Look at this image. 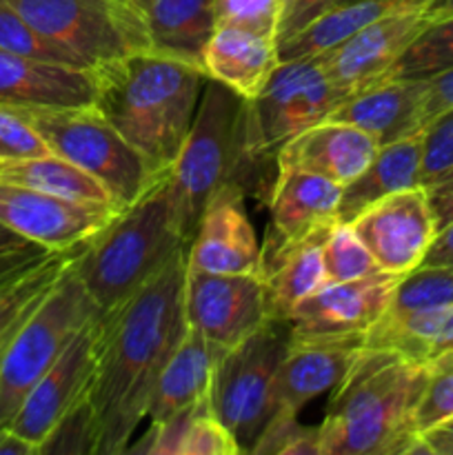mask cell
Returning a JSON list of instances; mask_svg holds the SVG:
<instances>
[{
  "mask_svg": "<svg viewBox=\"0 0 453 455\" xmlns=\"http://www.w3.org/2000/svg\"><path fill=\"white\" fill-rule=\"evenodd\" d=\"M342 189L318 173L278 169L269 194V229L260 247V275L284 253L336 225Z\"/></svg>",
  "mask_w": 453,
  "mask_h": 455,
  "instance_id": "obj_13",
  "label": "cell"
},
{
  "mask_svg": "<svg viewBox=\"0 0 453 455\" xmlns=\"http://www.w3.org/2000/svg\"><path fill=\"white\" fill-rule=\"evenodd\" d=\"M96 98V69L34 60L0 49V105L91 107Z\"/></svg>",
  "mask_w": 453,
  "mask_h": 455,
  "instance_id": "obj_21",
  "label": "cell"
},
{
  "mask_svg": "<svg viewBox=\"0 0 453 455\" xmlns=\"http://www.w3.org/2000/svg\"><path fill=\"white\" fill-rule=\"evenodd\" d=\"M22 274H25V271H22ZM18 275H20V274H18ZM18 275H13V278H18ZM13 278H9V280H4V283H0V293H3V289H4V287H7V284H9V283H12V280H13Z\"/></svg>",
  "mask_w": 453,
  "mask_h": 455,
  "instance_id": "obj_52",
  "label": "cell"
},
{
  "mask_svg": "<svg viewBox=\"0 0 453 455\" xmlns=\"http://www.w3.org/2000/svg\"><path fill=\"white\" fill-rule=\"evenodd\" d=\"M40 34L78 53L91 69L151 52L133 0H4Z\"/></svg>",
  "mask_w": 453,
  "mask_h": 455,
  "instance_id": "obj_10",
  "label": "cell"
},
{
  "mask_svg": "<svg viewBox=\"0 0 453 455\" xmlns=\"http://www.w3.org/2000/svg\"><path fill=\"white\" fill-rule=\"evenodd\" d=\"M76 249L49 253L44 260H40L38 265H34L31 269H27L25 274L13 278L12 283L3 289V293H0V355L4 354V349H7V345L12 342V338L16 336L18 329L22 327V323L29 318L31 311L43 302V298L47 296L49 289L56 284L58 278H60L62 269H65L67 262L71 260Z\"/></svg>",
  "mask_w": 453,
  "mask_h": 455,
  "instance_id": "obj_32",
  "label": "cell"
},
{
  "mask_svg": "<svg viewBox=\"0 0 453 455\" xmlns=\"http://www.w3.org/2000/svg\"><path fill=\"white\" fill-rule=\"evenodd\" d=\"M278 43L234 27H216L203 53V71L251 100L278 67Z\"/></svg>",
  "mask_w": 453,
  "mask_h": 455,
  "instance_id": "obj_25",
  "label": "cell"
},
{
  "mask_svg": "<svg viewBox=\"0 0 453 455\" xmlns=\"http://www.w3.org/2000/svg\"><path fill=\"white\" fill-rule=\"evenodd\" d=\"M96 71L93 107L155 172H171L207 83L204 71L154 52L131 53Z\"/></svg>",
  "mask_w": 453,
  "mask_h": 455,
  "instance_id": "obj_3",
  "label": "cell"
},
{
  "mask_svg": "<svg viewBox=\"0 0 453 455\" xmlns=\"http://www.w3.org/2000/svg\"><path fill=\"white\" fill-rule=\"evenodd\" d=\"M431 20L433 16L429 12L380 18L318 53V60L333 84L349 98L369 84L380 83Z\"/></svg>",
  "mask_w": 453,
  "mask_h": 455,
  "instance_id": "obj_16",
  "label": "cell"
},
{
  "mask_svg": "<svg viewBox=\"0 0 453 455\" xmlns=\"http://www.w3.org/2000/svg\"><path fill=\"white\" fill-rule=\"evenodd\" d=\"M226 349L187 324L185 336L164 364L149 404L151 425H163L187 409L207 404L211 398L213 378Z\"/></svg>",
  "mask_w": 453,
  "mask_h": 455,
  "instance_id": "obj_22",
  "label": "cell"
},
{
  "mask_svg": "<svg viewBox=\"0 0 453 455\" xmlns=\"http://www.w3.org/2000/svg\"><path fill=\"white\" fill-rule=\"evenodd\" d=\"M351 3H358V0H338L336 7H342V4H351Z\"/></svg>",
  "mask_w": 453,
  "mask_h": 455,
  "instance_id": "obj_53",
  "label": "cell"
},
{
  "mask_svg": "<svg viewBox=\"0 0 453 455\" xmlns=\"http://www.w3.org/2000/svg\"><path fill=\"white\" fill-rule=\"evenodd\" d=\"M425 189L426 196H429L431 212H433L435 225H438L440 231L453 220V167L444 176H440L438 180L431 182L429 187H425Z\"/></svg>",
  "mask_w": 453,
  "mask_h": 455,
  "instance_id": "obj_45",
  "label": "cell"
},
{
  "mask_svg": "<svg viewBox=\"0 0 453 455\" xmlns=\"http://www.w3.org/2000/svg\"><path fill=\"white\" fill-rule=\"evenodd\" d=\"M426 367L429 378L413 418L420 435L453 418V347L435 355L431 363H426Z\"/></svg>",
  "mask_w": 453,
  "mask_h": 455,
  "instance_id": "obj_37",
  "label": "cell"
},
{
  "mask_svg": "<svg viewBox=\"0 0 453 455\" xmlns=\"http://www.w3.org/2000/svg\"><path fill=\"white\" fill-rule=\"evenodd\" d=\"M282 0H216V27H234L278 43Z\"/></svg>",
  "mask_w": 453,
  "mask_h": 455,
  "instance_id": "obj_40",
  "label": "cell"
},
{
  "mask_svg": "<svg viewBox=\"0 0 453 455\" xmlns=\"http://www.w3.org/2000/svg\"><path fill=\"white\" fill-rule=\"evenodd\" d=\"M378 149L380 142L371 133L340 120H324L291 138L278 151L275 164L318 173L346 187L369 167Z\"/></svg>",
  "mask_w": 453,
  "mask_h": 455,
  "instance_id": "obj_20",
  "label": "cell"
},
{
  "mask_svg": "<svg viewBox=\"0 0 453 455\" xmlns=\"http://www.w3.org/2000/svg\"><path fill=\"white\" fill-rule=\"evenodd\" d=\"M426 455H453V418L422 434Z\"/></svg>",
  "mask_w": 453,
  "mask_h": 455,
  "instance_id": "obj_47",
  "label": "cell"
},
{
  "mask_svg": "<svg viewBox=\"0 0 453 455\" xmlns=\"http://www.w3.org/2000/svg\"><path fill=\"white\" fill-rule=\"evenodd\" d=\"M378 269L407 275L425 262L438 225L425 187L398 191L378 200L351 220Z\"/></svg>",
  "mask_w": 453,
  "mask_h": 455,
  "instance_id": "obj_12",
  "label": "cell"
},
{
  "mask_svg": "<svg viewBox=\"0 0 453 455\" xmlns=\"http://www.w3.org/2000/svg\"><path fill=\"white\" fill-rule=\"evenodd\" d=\"M422 158H425L422 132L380 145L369 167L342 189L338 220L351 222L378 200L398 191L422 187Z\"/></svg>",
  "mask_w": 453,
  "mask_h": 455,
  "instance_id": "obj_26",
  "label": "cell"
},
{
  "mask_svg": "<svg viewBox=\"0 0 453 455\" xmlns=\"http://www.w3.org/2000/svg\"><path fill=\"white\" fill-rule=\"evenodd\" d=\"M433 3L435 0H358V3L333 7L309 29H305L289 43L280 44L278 56L280 60L318 56L369 22L386 16H398V13L426 12Z\"/></svg>",
  "mask_w": 453,
  "mask_h": 455,
  "instance_id": "obj_30",
  "label": "cell"
},
{
  "mask_svg": "<svg viewBox=\"0 0 453 455\" xmlns=\"http://www.w3.org/2000/svg\"><path fill=\"white\" fill-rule=\"evenodd\" d=\"M425 158H422V187H429L453 167V107L435 116L425 129Z\"/></svg>",
  "mask_w": 453,
  "mask_h": 455,
  "instance_id": "obj_41",
  "label": "cell"
},
{
  "mask_svg": "<svg viewBox=\"0 0 453 455\" xmlns=\"http://www.w3.org/2000/svg\"><path fill=\"white\" fill-rule=\"evenodd\" d=\"M185 318L222 349L240 345L266 323L265 283L249 274H207L187 267Z\"/></svg>",
  "mask_w": 453,
  "mask_h": 455,
  "instance_id": "obj_11",
  "label": "cell"
},
{
  "mask_svg": "<svg viewBox=\"0 0 453 455\" xmlns=\"http://www.w3.org/2000/svg\"><path fill=\"white\" fill-rule=\"evenodd\" d=\"M453 107V67L425 80L420 100V123L422 129L440 116L442 111Z\"/></svg>",
  "mask_w": 453,
  "mask_h": 455,
  "instance_id": "obj_44",
  "label": "cell"
},
{
  "mask_svg": "<svg viewBox=\"0 0 453 455\" xmlns=\"http://www.w3.org/2000/svg\"><path fill=\"white\" fill-rule=\"evenodd\" d=\"M364 349V336H289L274 382V413L300 416L314 398L331 394Z\"/></svg>",
  "mask_w": 453,
  "mask_h": 455,
  "instance_id": "obj_18",
  "label": "cell"
},
{
  "mask_svg": "<svg viewBox=\"0 0 453 455\" xmlns=\"http://www.w3.org/2000/svg\"><path fill=\"white\" fill-rule=\"evenodd\" d=\"M426 12H429L433 18L449 16V13H453V0H435Z\"/></svg>",
  "mask_w": 453,
  "mask_h": 455,
  "instance_id": "obj_51",
  "label": "cell"
},
{
  "mask_svg": "<svg viewBox=\"0 0 453 455\" xmlns=\"http://www.w3.org/2000/svg\"><path fill=\"white\" fill-rule=\"evenodd\" d=\"M38 455H98V422L89 398L53 427Z\"/></svg>",
  "mask_w": 453,
  "mask_h": 455,
  "instance_id": "obj_38",
  "label": "cell"
},
{
  "mask_svg": "<svg viewBox=\"0 0 453 455\" xmlns=\"http://www.w3.org/2000/svg\"><path fill=\"white\" fill-rule=\"evenodd\" d=\"M27 247H34V243L25 240L22 235H18L16 231H12L9 227H4L0 222V253H7V251H18V249H27ZM38 247V244H36Z\"/></svg>",
  "mask_w": 453,
  "mask_h": 455,
  "instance_id": "obj_50",
  "label": "cell"
},
{
  "mask_svg": "<svg viewBox=\"0 0 453 455\" xmlns=\"http://www.w3.org/2000/svg\"><path fill=\"white\" fill-rule=\"evenodd\" d=\"M98 315L100 309L67 262L56 284L0 355V427L9 425L31 387L56 363L71 338Z\"/></svg>",
  "mask_w": 453,
  "mask_h": 455,
  "instance_id": "obj_8",
  "label": "cell"
},
{
  "mask_svg": "<svg viewBox=\"0 0 453 455\" xmlns=\"http://www.w3.org/2000/svg\"><path fill=\"white\" fill-rule=\"evenodd\" d=\"M369 349H386L416 363H431L453 347V305L416 311H386L364 336Z\"/></svg>",
  "mask_w": 453,
  "mask_h": 455,
  "instance_id": "obj_27",
  "label": "cell"
},
{
  "mask_svg": "<svg viewBox=\"0 0 453 455\" xmlns=\"http://www.w3.org/2000/svg\"><path fill=\"white\" fill-rule=\"evenodd\" d=\"M425 80H380L351 93L329 120L354 124L380 145L422 132L420 100Z\"/></svg>",
  "mask_w": 453,
  "mask_h": 455,
  "instance_id": "obj_23",
  "label": "cell"
},
{
  "mask_svg": "<svg viewBox=\"0 0 453 455\" xmlns=\"http://www.w3.org/2000/svg\"><path fill=\"white\" fill-rule=\"evenodd\" d=\"M422 265H453V220L438 231Z\"/></svg>",
  "mask_w": 453,
  "mask_h": 455,
  "instance_id": "obj_48",
  "label": "cell"
},
{
  "mask_svg": "<svg viewBox=\"0 0 453 455\" xmlns=\"http://www.w3.org/2000/svg\"><path fill=\"white\" fill-rule=\"evenodd\" d=\"M251 455H320L318 427L298 422L293 413H274L249 449Z\"/></svg>",
  "mask_w": 453,
  "mask_h": 455,
  "instance_id": "obj_39",
  "label": "cell"
},
{
  "mask_svg": "<svg viewBox=\"0 0 453 455\" xmlns=\"http://www.w3.org/2000/svg\"><path fill=\"white\" fill-rule=\"evenodd\" d=\"M345 98L318 56L280 60L260 92L247 100L244 151L256 178V169L278 167V151L298 133L329 120Z\"/></svg>",
  "mask_w": 453,
  "mask_h": 455,
  "instance_id": "obj_7",
  "label": "cell"
},
{
  "mask_svg": "<svg viewBox=\"0 0 453 455\" xmlns=\"http://www.w3.org/2000/svg\"><path fill=\"white\" fill-rule=\"evenodd\" d=\"M453 305V265H420L402 275L389 311H416Z\"/></svg>",
  "mask_w": 453,
  "mask_h": 455,
  "instance_id": "obj_36",
  "label": "cell"
},
{
  "mask_svg": "<svg viewBox=\"0 0 453 455\" xmlns=\"http://www.w3.org/2000/svg\"><path fill=\"white\" fill-rule=\"evenodd\" d=\"M189 243L171 176L164 173L76 249L69 269L105 314L154 280Z\"/></svg>",
  "mask_w": 453,
  "mask_h": 455,
  "instance_id": "obj_4",
  "label": "cell"
},
{
  "mask_svg": "<svg viewBox=\"0 0 453 455\" xmlns=\"http://www.w3.org/2000/svg\"><path fill=\"white\" fill-rule=\"evenodd\" d=\"M262 249L244 212V191L226 185L200 216L187 249V267L207 274L260 275Z\"/></svg>",
  "mask_w": 453,
  "mask_h": 455,
  "instance_id": "obj_19",
  "label": "cell"
},
{
  "mask_svg": "<svg viewBox=\"0 0 453 455\" xmlns=\"http://www.w3.org/2000/svg\"><path fill=\"white\" fill-rule=\"evenodd\" d=\"M49 154V147L16 107L0 105V160Z\"/></svg>",
  "mask_w": 453,
  "mask_h": 455,
  "instance_id": "obj_42",
  "label": "cell"
},
{
  "mask_svg": "<svg viewBox=\"0 0 453 455\" xmlns=\"http://www.w3.org/2000/svg\"><path fill=\"white\" fill-rule=\"evenodd\" d=\"M322 262L329 283H349L380 271L354 225L340 220L324 235Z\"/></svg>",
  "mask_w": 453,
  "mask_h": 455,
  "instance_id": "obj_35",
  "label": "cell"
},
{
  "mask_svg": "<svg viewBox=\"0 0 453 455\" xmlns=\"http://www.w3.org/2000/svg\"><path fill=\"white\" fill-rule=\"evenodd\" d=\"M38 132L49 151L91 173L118 209L136 203L164 173L138 149L96 107H16Z\"/></svg>",
  "mask_w": 453,
  "mask_h": 455,
  "instance_id": "obj_6",
  "label": "cell"
},
{
  "mask_svg": "<svg viewBox=\"0 0 453 455\" xmlns=\"http://www.w3.org/2000/svg\"><path fill=\"white\" fill-rule=\"evenodd\" d=\"M289 323L266 320L220 358L211 387V411L238 440L242 453L274 416V382L289 347Z\"/></svg>",
  "mask_w": 453,
  "mask_h": 455,
  "instance_id": "obj_9",
  "label": "cell"
},
{
  "mask_svg": "<svg viewBox=\"0 0 453 455\" xmlns=\"http://www.w3.org/2000/svg\"><path fill=\"white\" fill-rule=\"evenodd\" d=\"M120 209L76 203L29 187L0 182V222L47 251H69L96 235Z\"/></svg>",
  "mask_w": 453,
  "mask_h": 455,
  "instance_id": "obj_15",
  "label": "cell"
},
{
  "mask_svg": "<svg viewBox=\"0 0 453 455\" xmlns=\"http://www.w3.org/2000/svg\"><path fill=\"white\" fill-rule=\"evenodd\" d=\"M185 274L182 251L145 287L98 318L96 373L89 391L98 455L127 451L149 413L160 373L187 331Z\"/></svg>",
  "mask_w": 453,
  "mask_h": 455,
  "instance_id": "obj_1",
  "label": "cell"
},
{
  "mask_svg": "<svg viewBox=\"0 0 453 455\" xmlns=\"http://www.w3.org/2000/svg\"><path fill=\"white\" fill-rule=\"evenodd\" d=\"M47 249L43 247H27V249H18V251H7V253H0V283L4 280L13 278V275L22 274V271L31 269L34 265H38L40 260L49 256Z\"/></svg>",
  "mask_w": 453,
  "mask_h": 455,
  "instance_id": "obj_46",
  "label": "cell"
},
{
  "mask_svg": "<svg viewBox=\"0 0 453 455\" xmlns=\"http://www.w3.org/2000/svg\"><path fill=\"white\" fill-rule=\"evenodd\" d=\"M0 49L7 53H16L22 58H34V60L56 62V65L80 67V69H91L78 53L62 47L56 40L40 34L31 22H27L16 9L9 7L4 0H0Z\"/></svg>",
  "mask_w": 453,
  "mask_h": 455,
  "instance_id": "obj_34",
  "label": "cell"
},
{
  "mask_svg": "<svg viewBox=\"0 0 453 455\" xmlns=\"http://www.w3.org/2000/svg\"><path fill=\"white\" fill-rule=\"evenodd\" d=\"M327 234L324 231L300 243L260 275L265 283L266 320L287 323L298 305L329 283L322 262V240Z\"/></svg>",
  "mask_w": 453,
  "mask_h": 455,
  "instance_id": "obj_29",
  "label": "cell"
},
{
  "mask_svg": "<svg viewBox=\"0 0 453 455\" xmlns=\"http://www.w3.org/2000/svg\"><path fill=\"white\" fill-rule=\"evenodd\" d=\"M100 318V315H98ZM98 318L84 324L69 340L56 363L31 387L22 404L9 420V429L34 444L38 453L40 444L47 440L53 427L76 407L89 398L93 373H96V338Z\"/></svg>",
  "mask_w": 453,
  "mask_h": 455,
  "instance_id": "obj_14",
  "label": "cell"
},
{
  "mask_svg": "<svg viewBox=\"0 0 453 455\" xmlns=\"http://www.w3.org/2000/svg\"><path fill=\"white\" fill-rule=\"evenodd\" d=\"M402 275L376 271L349 283H327L296 307L291 336H367L389 311Z\"/></svg>",
  "mask_w": 453,
  "mask_h": 455,
  "instance_id": "obj_17",
  "label": "cell"
},
{
  "mask_svg": "<svg viewBox=\"0 0 453 455\" xmlns=\"http://www.w3.org/2000/svg\"><path fill=\"white\" fill-rule=\"evenodd\" d=\"M0 455H38L34 444L12 431L9 427H0Z\"/></svg>",
  "mask_w": 453,
  "mask_h": 455,
  "instance_id": "obj_49",
  "label": "cell"
},
{
  "mask_svg": "<svg viewBox=\"0 0 453 455\" xmlns=\"http://www.w3.org/2000/svg\"><path fill=\"white\" fill-rule=\"evenodd\" d=\"M0 182L29 187L58 198L76 203H96L115 207L109 191L84 169L76 167L69 160L56 154L25 156V158L0 160ZM118 209V207H115Z\"/></svg>",
  "mask_w": 453,
  "mask_h": 455,
  "instance_id": "obj_31",
  "label": "cell"
},
{
  "mask_svg": "<svg viewBox=\"0 0 453 455\" xmlns=\"http://www.w3.org/2000/svg\"><path fill=\"white\" fill-rule=\"evenodd\" d=\"M247 98L207 78L189 136L173 163L171 185L187 231L194 235L209 200L226 185L247 194L256 173L244 151Z\"/></svg>",
  "mask_w": 453,
  "mask_h": 455,
  "instance_id": "obj_5",
  "label": "cell"
},
{
  "mask_svg": "<svg viewBox=\"0 0 453 455\" xmlns=\"http://www.w3.org/2000/svg\"><path fill=\"white\" fill-rule=\"evenodd\" d=\"M453 67V13L433 18L382 80H426Z\"/></svg>",
  "mask_w": 453,
  "mask_h": 455,
  "instance_id": "obj_33",
  "label": "cell"
},
{
  "mask_svg": "<svg viewBox=\"0 0 453 455\" xmlns=\"http://www.w3.org/2000/svg\"><path fill=\"white\" fill-rule=\"evenodd\" d=\"M426 378V364L364 347L345 380L331 391L318 425L320 455L425 453L413 418Z\"/></svg>",
  "mask_w": 453,
  "mask_h": 455,
  "instance_id": "obj_2",
  "label": "cell"
},
{
  "mask_svg": "<svg viewBox=\"0 0 453 455\" xmlns=\"http://www.w3.org/2000/svg\"><path fill=\"white\" fill-rule=\"evenodd\" d=\"M151 52L203 69V53L216 31V0H133Z\"/></svg>",
  "mask_w": 453,
  "mask_h": 455,
  "instance_id": "obj_24",
  "label": "cell"
},
{
  "mask_svg": "<svg viewBox=\"0 0 453 455\" xmlns=\"http://www.w3.org/2000/svg\"><path fill=\"white\" fill-rule=\"evenodd\" d=\"M338 0H282L278 25V47L309 29L315 20L331 12Z\"/></svg>",
  "mask_w": 453,
  "mask_h": 455,
  "instance_id": "obj_43",
  "label": "cell"
},
{
  "mask_svg": "<svg viewBox=\"0 0 453 455\" xmlns=\"http://www.w3.org/2000/svg\"><path fill=\"white\" fill-rule=\"evenodd\" d=\"M131 453L147 455H235L242 453L238 440L213 416L211 404L187 409L163 425H151ZM124 451V453H127Z\"/></svg>",
  "mask_w": 453,
  "mask_h": 455,
  "instance_id": "obj_28",
  "label": "cell"
}]
</instances>
